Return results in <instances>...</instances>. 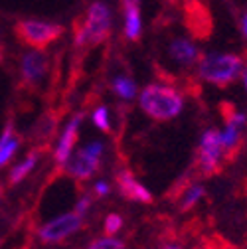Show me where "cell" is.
Masks as SVG:
<instances>
[{"label": "cell", "instance_id": "1", "mask_svg": "<svg viewBox=\"0 0 247 249\" xmlns=\"http://www.w3.org/2000/svg\"><path fill=\"white\" fill-rule=\"evenodd\" d=\"M245 70V59L237 53H206L198 61V73L204 81L226 89L231 85L237 77H241V71Z\"/></svg>", "mask_w": 247, "mask_h": 249}, {"label": "cell", "instance_id": "2", "mask_svg": "<svg viewBox=\"0 0 247 249\" xmlns=\"http://www.w3.org/2000/svg\"><path fill=\"white\" fill-rule=\"evenodd\" d=\"M184 107L182 95L170 85L150 83L141 93V109L154 121H170Z\"/></svg>", "mask_w": 247, "mask_h": 249}, {"label": "cell", "instance_id": "3", "mask_svg": "<svg viewBox=\"0 0 247 249\" xmlns=\"http://www.w3.org/2000/svg\"><path fill=\"white\" fill-rule=\"evenodd\" d=\"M64 32H66V28L61 24L50 22V20H36V18L18 20L14 26L16 38L26 46H32L34 50L48 48L50 44L57 42L64 36Z\"/></svg>", "mask_w": 247, "mask_h": 249}, {"label": "cell", "instance_id": "4", "mask_svg": "<svg viewBox=\"0 0 247 249\" xmlns=\"http://www.w3.org/2000/svg\"><path fill=\"white\" fill-rule=\"evenodd\" d=\"M83 28L87 34V44L89 46H99L103 44L113 28V12L111 6L105 0H95L87 6V12L83 16Z\"/></svg>", "mask_w": 247, "mask_h": 249}, {"label": "cell", "instance_id": "5", "mask_svg": "<svg viewBox=\"0 0 247 249\" xmlns=\"http://www.w3.org/2000/svg\"><path fill=\"white\" fill-rule=\"evenodd\" d=\"M222 157H224V146H222V133L220 131H206L200 146H198V172L204 178L215 176L222 172Z\"/></svg>", "mask_w": 247, "mask_h": 249}, {"label": "cell", "instance_id": "6", "mask_svg": "<svg viewBox=\"0 0 247 249\" xmlns=\"http://www.w3.org/2000/svg\"><path fill=\"white\" fill-rule=\"evenodd\" d=\"M101 152H103L101 142H91L85 148L77 150L68 159V174L77 182L89 180L93 174H97L101 166Z\"/></svg>", "mask_w": 247, "mask_h": 249}, {"label": "cell", "instance_id": "7", "mask_svg": "<svg viewBox=\"0 0 247 249\" xmlns=\"http://www.w3.org/2000/svg\"><path fill=\"white\" fill-rule=\"evenodd\" d=\"M50 70V57L44 50H30L20 57V79L24 89H38Z\"/></svg>", "mask_w": 247, "mask_h": 249}, {"label": "cell", "instance_id": "8", "mask_svg": "<svg viewBox=\"0 0 247 249\" xmlns=\"http://www.w3.org/2000/svg\"><path fill=\"white\" fill-rule=\"evenodd\" d=\"M81 228H83V215L77 212H71V213H64V215L55 217V220L48 222L46 226L40 228L38 233L44 243H59L66 237L73 235Z\"/></svg>", "mask_w": 247, "mask_h": 249}, {"label": "cell", "instance_id": "9", "mask_svg": "<svg viewBox=\"0 0 247 249\" xmlns=\"http://www.w3.org/2000/svg\"><path fill=\"white\" fill-rule=\"evenodd\" d=\"M184 10H186V24L190 34L206 40L212 32V18L208 6L200 0H184Z\"/></svg>", "mask_w": 247, "mask_h": 249}, {"label": "cell", "instance_id": "10", "mask_svg": "<svg viewBox=\"0 0 247 249\" xmlns=\"http://www.w3.org/2000/svg\"><path fill=\"white\" fill-rule=\"evenodd\" d=\"M115 178H117V186H119V192H121L123 198L133 200V202H141V204H150L152 202V194L129 170H119Z\"/></svg>", "mask_w": 247, "mask_h": 249}, {"label": "cell", "instance_id": "11", "mask_svg": "<svg viewBox=\"0 0 247 249\" xmlns=\"http://www.w3.org/2000/svg\"><path fill=\"white\" fill-rule=\"evenodd\" d=\"M81 119H83V115L77 113V115L68 123V127H66L64 135H61V139H59V142H57V148H55V162H57V164L68 162V159L71 157V150H73V146H75V142H77Z\"/></svg>", "mask_w": 247, "mask_h": 249}, {"label": "cell", "instance_id": "12", "mask_svg": "<svg viewBox=\"0 0 247 249\" xmlns=\"http://www.w3.org/2000/svg\"><path fill=\"white\" fill-rule=\"evenodd\" d=\"M168 53L174 61H178V64L184 68H190V66L198 64L200 57H202L198 46L186 38H174L168 46Z\"/></svg>", "mask_w": 247, "mask_h": 249}, {"label": "cell", "instance_id": "13", "mask_svg": "<svg viewBox=\"0 0 247 249\" xmlns=\"http://www.w3.org/2000/svg\"><path fill=\"white\" fill-rule=\"evenodd\" d=\"M57 123H59V115H55L53 111L44 113L32 131V141L34 142H48L57 131Z\"/></svg>", "mask_w": 247, "mask_h": 249}, {"label": "cell", "instance_id": "14", "mask_svg": "<svg viewBox=\"0 0 247 249\" xmlns=\"http://www.w3.org/2000/svg\"><path fill=\"white\" fill-rule=\"evenodd\" d=\"M18 146H20V139L14 133V124L8 123L2 137H0V166H4L14 157V152L18 150Z\"/></svg>", "mask_w": 247, "mask_h": 249}, {"label": "cell", "instance_id": "15", "mask_svg": "<svg viewBox=\"0 0 247 249\" xmlns=\"http://www.w3.org/2000/svg\"><path fill=\"white\" fill-rule=\"evenodd\" d=\"M125 12V36L131 42H139L142 34V20H141V8H127Z\"/></svg>", "mask_w": 247, "mask_h": 249}, {"label": "cell", "instance_id": "16", "mask_svg": "<svg viewBox=\"0 0 247 249\" xmlns=\"http://www.w3.org/2000/svg\"><path fill=\"white\" fill-rule=\"evenodd\" d=\"M38 157H40V148H38V150H36V148H34V150H30L28 159L10 170V176H8V184H10V186H16L18 182H22V180H24V178H26L30 172L34 170Z\"/></svg>", "mask_w": 247, "mask_h": 249}, {"label": "cell", "instance_id": "17", "mask_svg": "<svg viewBox=\"0 0 247 249\" xmlns=\"http://www.w3.org/2000/svg\"><path fill=\"white\" fill-rule=\"evenodd\" d=\"M113 91L117 93L121 99L131 101L137 95V83L131 77H127V75H119V77L113 79Z\"/></svg>", "mask_w": 247, "mask_h": 249}, {"label": "cell", "instance_id": "18", "mask_svg": "<svg viewBox=\"0 0 247 249\" xmlns=\"http://www.w3.org/2000/svg\"><path fill=\"white\" fill-rule=\"evenodd\" d=\"M204 194H206L204 186H200V184H192L190 188H188V192H186V196L182 198V204H180V212H188V210H192V208L198 204V200H200Z\"/></svg>", "mask_w": 247, "mask_h": 249}, {"label": "cell", "instance_id": "19", "mask_svg": "<svg viewBox=\"0 0 247 249\" xmlns=\"http://www.w3.org/2000/svg\"><path fill=\"white\" fill-rule=\"evenodd\" d=\"M87 249H127V245L121 239H115V237L107 235V237H99L95 241H91Z\"/></svg>", "mask_w": 247, "mask_h": 249}, {"label": "cell", "instance_id": "20", "mask_svg": "<svg viewBox=\"0 0 247 249\" xmlns=\"http://www.w3.org/2000/svg\"><path fill=\"white\" fill-rule=\"evenodd\" d=\"M93 123L97 124V127L103 131V133H109L111 131V127H109V111H107V107H97V111L93 113Z\"/></svg>", "mask_w": 247, "mask_h": 249}, {"label": "cell", "instance_id": "21", "mask_svg": "<svg viewBox=\"0 0 247 249\" xmlns=\"http://www.w3.org/2000/svg\"><path fill=\"white\" fill-rule=\"evenodd\" d=\"M121 228H123V217H121L119 213H109V215L105 217V226H103V230H105L107 235L117 233Z\"/></svg>", "mask_w": 247, "mask_h": 249}, {"label": "cell", "instance_id": "22", "mask_svg": "<svg viewBox=\"0 0 247 249\" xmlns=\"http://www.w3.org/2000/svg\"><path fill=\"white\" fill-rule=\"evenodd\" d=\"M95 194L97 196H107L109 194V184L107 182H97L95 184Z\"/></svg>", "mask_w": 247, "mask_h": 249}, {"label": "cell", "instance_id": "23", "mask_svg": "<svg viewBox=\"0 0 247 249\" xmlns=\"http://www.w3.org/2000/svg\"><path fill=\"white\" fill-rule=\"evenodd\" d=\"M89 206H91V204H89V198H81V200H79V204L75 206V212L83 215V213L89 210Z\"/></svg>", "mask_w": 247, "mask_h": 249}, {"label": "cell", "instance_id": "24", "mask_svg": "<svg viewBox=\"0 0 247 249\" xmlns=\"http://www.w3.org/2000/svg\"><path fill=\"white\" fill-rule=\"evenodd\" d=\"M121 6H123V10H127V8H141V0H121Z\"/></svg>", "mask_w": 247, "mask_h": 249}, {"label": "cell", "instance_id": "25", "mask_svg": "<svg viewBox=\"0 0 247 249\" xmlns=\"http://www.w3.org/2000/svg\"><path fill=\"white\" fill-rule=\"evenodd\" d=\"M239 30H241V36L247 40V14L241 16V20H239Z\"/></svg>", "mask_w": 247, "mask_h": 249}, {"label": "cell", "instance_id": "26", "mask_svg": "<svg viewBox=\"0 0 247 249\" xmlns=\"http://www.w3.org/2000/svg\"><path fill=\"white\" fill-rule=\"evenodd\" d=\"M198 249H220V247H218V245H215L213 241H206V243H204V245H200ZM226 249H228V247H226Z\"/></svg>", "mask_w": 247, "mask_h": 249}, {"label": "cell", "instance_id": "27", "mask_svg": "<svg viewBox=\"0 0 247 249\" xmlns=\"http://www.w3.org/2000/svg\"><path fill=\"white\" fill-rule=\"evenodd\" d=\"M241 81H243V85H245V91H247V70H243V71H241Z\"/></svg>", "mask_w": 247, "mask_h": 249}, {"label": "cell", "instance_id": "28", "mask_svg": "<svg viewBox=\"0 0 247 249\" xmlns=\"http://www.w3.org/2000/svg\"><path fill=\"white\" fill-rule=\"evenodd\" d=\"M162 2H164V4H170V6H176L180 0H162Z\"/></svg>", "mask_w": 247, "mask_h": 249}, {"label": "cell", "instance_id": "29", "mask_svg": "<svg viewBox=\"0 0 247 249\" xmlns=\"http://www.w3.org/2000/svg\"><path fill=\"white\" fill-rule=\"evenodd\" d=\"M2 59H4V50H2V46H0V64H2Z\"/></svg>", "mask_w": 247, "mask_h": 249}, {"label": "cell", "instance_id": "30", "mask_svg": "<svg viewBox=\"0 0 247 249\" xmlns=\"http://www.w3.org/2000/svg\"><path fill=\"white\" fill-rule=\"evenodd\" d=\"M162 249H182V247H178V245H166V247H162Z\"/></svg>", "mask_w": 247, "mask_h": 249}, {"label": "cell", "instance_id": "31", "mask_svg": "<svg viewBox=\"0 0 247 249\" xmlns=\"http://www.w3.org/2000/svg\"><path fill=\"white\" fill-rule=\"evenodd\" d=\"M243 59H247V50H245V55H243Z\"/></svg>", "mask_w": 247, "mask_h": 249}, {"label": "cell", "instance_id": "32", "mask_svg": "<svg viewBox=\"0 0 247 249\" xmlns=\"http://www.w3.org/2000/svg\"><path fill=\"white\" fill-rule=\"evenodd\" d=\"M200 2H204V0H200Z\"/></svg>", "mask_w": 247, "mask_h": 249}]
</instances>
